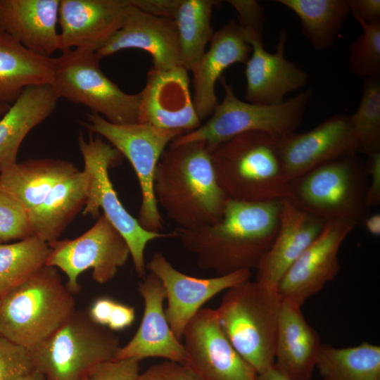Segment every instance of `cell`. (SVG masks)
Here are the masks:
<instances>
[{"mask_svg":"<svg viewBox=\"0 0 380 380\" xmlns=\"http://www.w3.org/2000/svg\"><path fill=\"white\" fill-rule=\"evenodd\" d=\"M279 153L289 182L312 168L348 154L357 153L350 115L336 114L313 129L279 140Z\"/></svg>","mask_w":380,"mask_h":380,"instance_id":"cell-18","label":"cell"},{"mask_svg":"<svg viewBox=\"0 0 380 380\" xmlns=\"http://www.w3.org/2000/svg\"><path fill=\"white\" fill-rule=\"evenodd\" d=\"M115 300L108 297H101L91 304L88 315L96 324L107 327Z\"/></svg>","mask_w":380,"mask_h":380,"instance_id":"cell-45","label":"cell"},{"mask_svg":"<svg viewBox=\"0 0 380 380\" xmlns=\"http://www.w3.org/2000/svg\"><path fill=\"white\" fill-rule=\"evenodd\" d=\"M58 97L51 84L26 87L0 119V172L17 163L19 148L28 133L56 109Z\"/></svg>","mask_w":380,"mask_h":380,"instance_id":"cell-26","label":"cell"},{"mask_svg":"<svg viewBox=\"0 0 380 380\" xmlns=\"http://www.w3.org/2000/svg\"><path fill=\"white\" fill-rule=\"evenodd\" d=\"M56 58L39 56L0 29V101L11 105L27 87L51 84Z\"/></svg>","mask_w":380,"mask_h":380,"instance_id":"cell-28","label":"cell"},{"mask_svg":"<svg viewBox=\"0 0 380 380\" xmlns=\"http://www.w3.org/2000/svg\"><path fill=\"white\" fill-rule=\"evenodd\" d=\"M60 0H0V29L30 51L50 58L61 49Z\"/></svg>","mask_w":380,"mask_h":380,"instance_id":"cell-24","label":"cell"},{"mask_svg":"<svg viewBox=\"0 0 380 380\" xmlns=\"http://www.w3.org/2000/svg\"><path fill=\"white\" fill-rule=\"evenodd\" d=\"M316 367L324 380H380V347L367 342L347 348L322 345Z\"/></svg>","mask_w":380,"mask_h":380,"instance_id":"cell-31","label":"cell"},{"mask_svg":"<svg viewBox=\"0 0 380 380\" xmlns=\"http://www.w3.org/2000/svg\"><path fill=\"white\" fill-rule=\"evenodd\" d=\"M300 19L303 34L316 51L330 48L350 13L348 0H277Z\"/></svg>","mask_w":380,"mask_h":380,"instance_id":"cell-30","label":"cell"},{"mask_svg":"<svg viewBox=\"0 0 380 380\" xmlns=\"http://www.w3.org/2000/svg\"><path fill=\"white\" fill-rule=\"evenodd\" d=\"M246 39L252 48L246 63L247 102L263 105H277L285 96L308 83V75L298 65L284 56L287 33L279 32L276 50L268 52L264 46L262 30L241 27Z\"/></svg>","mask_w":380,"mask_h":380,"instance_id":"cell-15","label":"cell"},{"mask_svg":"<svg viewBox=\"0 0 380 380\" xmlns=\"http://www.w3.org/2000/svg\"><path fill=\"white\" fill-rule=\"evenodd\" d=\"M227 2L236 10L238 23L241 27L263 29L264 9L256 1L230 0Z\"/></svg>","mask_w":380,"mask_h":380,"instance_id":"cell-40","label":"cell"},{"mask_svg":"<svg viewBox=\"0 0 380 380\" xmlns=\"http://www.w3.org/2000/svg\"><path fill=\"white\" fill-rule=\"evenodd\" d=\"M127 49L147 51L152 57L153 68L157 70H167L181 65L175 22L145 13L130 3L121 27L96 55L101 59Z\"/></svg>","mask_w":380,"mask_h":380,"instance_id":"cell-21","label":"cell"},{"mask_svg":"<svg viewBox=\"0 0 380 380\" xmlns=\"http://www.w3.org/2000/svg\"><path fill=\"white\" fill-rule=\"evenodd\" d=\"M252 48L243 30L232 19L214 32L210 47L191 69L193 75V103L201 121L209 118L218 105L215 83L230 65L246 64Z\"/></svg>","mask_w":380,"mask_h":380,"instance_id":"cell-22","label":"cell"},{"mask_svg":"<svg viewBox=\"0 0 380 380\" xmlns=\"http://www.w3.org/2000/svg\"><path fill=\"white\" fill-rule=\"evenodd\" d=\"M217 183L229 199L255 202L285 199L289 181L279 140L262 132H247L210 151Z\"/></svg>","mask_w":380,"mask_h":380,"instance_id":"cell-3","label":"cell"},{"mask_svg":"<svg viewBox=\"0 0 380 380\" xmlns=\"http://www.w3.org/2000/svg\"><path fill=\"white\" fill-rule=\"evenodd\" d=\"M146 267L163 284L167 306L165 314L168 324L181 341L188 322L203 304L217 293L250 279V270H239L212 278L201 279L175 269L161 252H156Z\"/></svg>","mask_w":380,"mask_h":380,"instance_id":"cell-16","label":"cell"},{"mask_svg":"<svg viewBox=\"0 0 380 380\" xmlns=\"http://www.w3.org/2000/svg\"><path fill=\"white\" fill-rule=\"evenodd\" d=\"M153 191L158 205L182 229L217 222L229 199L204 141L170 145L156 166Z\"/></svg>","mask_w":380,"mask_h":380,"instance_id":"cell-2","label":"cell"},{"mask_svg":"<svg viewBox=\"0 0 380 380\" xmlns=\"http://www.w3.org/2000/svg\"><path fill=\"white\" fill-rule=\"evenodd\" d=\"M129 0H60L61 52L96 53L121 27Z\"/></svg>","mask_w":380,"mask_h":380,"instance_id":"cell-19","label":"cell"},{"mask_svg":"<svg viewBox=\"0 0 380 380\" xmlns=\"http://www.w3.org/2000/svg\"><path fill=\"white\" fill-rule=\"evenodd\" d=\"M355 226L342 221L326 222L317 238L294 261L279 281L281 300L301 307L318 293L340 270V248Z\"/></svg>","mask_w":380,"mask_h":380,"instance_id":"cell-14","label":"cell"},{"mask_svg":"<svg viewBox=\"0 0 380 380\" xmlns=\"http://www.w3.org/2000/svg\"><path fill=\"white\" fill-rule=\"evenodd\" d=\"M75 306L58 269L45 265L0 296V336L30 350L61 327Z\"/></svg>","mask_w":380,"mask_h":380,"instance_id":"cell-4","label":"cell"},{"mask_svg":"<svg viewBox=\"0 0 380 380\" xmlns=\"http://www.w3.org/2000/svg\"><path fill=\"white\" fill-rule=\"evenodd\" d=\"M79 148L84 160L83 170L87 175V187L83 215L96 217L99 210L125 239L137 275L146 274L144 251L147 244L156 239L168 236L165 234L145 230L137 219L125 208L113 188L108 170L120 158V153L101 138L90 137L87 140L81 134Z\"/></svg>","mask_w":380,"mask_h":380,"instance_id":"cell-11","label":"cell"},{"mask_svg":"<svg viewBox=\"0 0 380 380\" xmlns=\"http://www.w3.org/2000/svg\"><path fill=\"white\" fill-rule=\"evenodd\" d=\"M358 23L363 32L350 46L349 70L355 77L364 79L380 78V21Z\"/></svg>","mask_w":380,"mask_h":380,"instance_id":"cell-35","label":"cell"},{"mask_svg":"<svg viewBox=\"0 0 380 380\" xmlns=\"http://www.w3.org/2000/svg\"><path fill=\"white\" fill-rule=\"evenodd\" d=\"M281 302L277 289L248 279L226 290L215 309L224 334L258 374L274 365Z\"/></svg>","mask_w":380,"mask_h":380,"instance_id":"cell-6","label":"cell"},{"mask_svg":"<svg viewBox=\"0 0 380 380\" xmlns=\"http://www.w3.org/2000/svg\"><path fill=\"white\" fill-rule=\"evenodd\" d=\"M50 252L46 242L33 236L13 243H1L0 296L45 266Z\"/></svg>","mask_w":380,"mask_h":380,"instance_id":"cell-33","label":"cell"},{"mask_svg":"<svg viewBox=\"0 0 380 380\" xmlns=\"http://www.w3.org/2000/svg\"><path fill=\"white\" fill-rule=\"evenodd\" d=\"M186 365L202 380H256L258 374L222 331L217 311L201 308L184 331Z\"/></svg>","mask_w":380,"mask_h":380,"instance_id":"cell-13","label":"cell"},{"mask_svg":"<svg viewBox=\"0 0 380 380\" xmlns=\"http://www.w3.org/2000/svg\"><path fill=\"white\" fill-rule=\"evenodd\" d=\"M256 380H294L279 371L274 365L257 375Z\"/></svg>","mask_w":380,"mask_h":380,"instance_id":"cell-46","label":"cell"},{"mask_svg":"<svg viewBox=\"0 0 380 380\" xmlns=\"http://www.w3.org/2000/svg\"><path fill=\"white\" fill-rule=\"evenodd\" d=\"M283 199H228L221 218L172 234L197 257L198 267L217 276L256 269L277 234Z\"/></svg>","mask_w":380,"mask_h":380,"instance_id":"cell-1","label":"cell"},{"mask_svg":"<svg viewBox=\"0 0 380 380\" xmlns=\"http://www.w3.org/2000/svg\"><path fill=\"white\" fill-rule=\"evenodd\" d=\"M82 380H89V378L87 376V377L84 378V379H82Z\"/></svg>","mask_w":380,"mask_h":380,"instance_id":"cell-50","label":"cell"},{"mask_svg":"<svg viewBox=\"0 0 380 380\" xmlns=\"http://www.w3.org/2000/svg\"><path fill=\"white\" fill-rule=\"evenodd\" d=\"M222 102L208 120L196 129L175 138L170 146L204 141L210 152L220 144L247 132H262L281 140L300 126L310 101L311 87L277 105L251 103L239 99L232 86L222 76Z\"/></svg>","mask_w":380,"mask_h":380,"instance_id":"cell-7","label":"cell"},{"mask_svg":"<svg viewBox=\"0 0 380 380\" xmlns=\"http://www.w3.org/2000/svg\"><path fill=\"white\" fill-rule=\"evenodd\" d=\"M139 362L137 358H123L100 362L93 367L89 380H138Z\"/></svg>","mask_w":380,"mask_h":380,"instance_id":"cell-38","label":"cell"},{"mask_svg":"<svg viewBox=\"0 0 380 380\" xmlns=\"http://www.w3.org/2000/svg\"><path fill=\"white\" fill-rule=\"evenodd\" d=\"M79 171L70 162L60 159H30L0 172V191L21 203L30 213L59 182Z\"/></svg>","mask_w":380,"mask_h":380,"instance_id":"cell-27","label":"cell"},{"mask_svg":"<svg viewBox=\"0 0 380 380\" xmlns=\"http://www.w3.org/2000/svg\"><path fill=\"white\" fill-rule=\"evenodd\" d=\"M357 152L369 155L380 152V78L364 79L357 110L350 115Z\"/></svg>","mask_w":380,"mask_h":380,"instance_id":"cell-34","label":"cell"},{"mask_svg":"<svg viewBox=\"0 0 380 380\" xmlns=\"http://www.w3.org/2000/svg\"><path fill=\"white\" fill-rule=\"evenodd\" d=\"M139 93L137 122L183 133L201 126L190 92L188 70L182 65L167 70L151 68Z\"/></svg>","mask_w":380,"mask_h":380,"instance_id":"cell-17","label":"cell"},{"mask_svg":"<svg viewBox=\"0 0 380 380\" xmlns=\"http://www.w3.org/2000/svg\"><path fill=\"white\" fill-rule=\"evenodd\" d=\"M220 1L179 0L173 20L178 32L180 64L188 71L205 52L214 32L211 26L213 8Z\"/></svg>","mask_w":380,"mask_h":380,"instance_id":"cell-32","label":"cell"},{"mask_svg":"<svg viewBox=\"0 0 380 380\" xmlns=\"http://www.w3.org/2000/svg\"><path fill=\"white\" fill-rule=\"evenodd\" d=\"M1 243V242L0 241V244Z\"/></svg>","mask_w":380,"mask_h":380,"instance_id":"cell-51","label":"cell"},{"mask_svg":"<svg viewBox=\"0 0 380 380\" xmlns=\"http://www.w3.org/2000/svg\"><path fill=\"white\" fill-rule=\"evenodd\" d=\"M322 344L300 306L281 300L274 347V366L294 380H310Z\"/></svg>","mask_w":380,"mask_h":380,"instance_id":"cell-25","label":"cell"},{"mask_svg":"<svg viewBox=\"0 0 380 380\" xmlns=\"http://www.w3.org/2000/svg\"><path fill=\"white\" fill-rule=\"evenodd\" d=\"M32 236L29 211L11 195L0 191V241Z\"/></svg>","mask_w":380,"mask_h":380,"instance_id":"cell-36","label":"cell"},{"mask_svg":"<svg viewBox=\"0 0 380 380\" xmlns=\"http://www.w3.org/2000/svg\"><path fill=\"white\" fill-rule=\"evenodd\" d=\"M368 176L357 153L335 158L289 182L287 198L296 207L323 221L362 225L369 215Z\"/></svg>","mask_w":380,"mask_h":380,"instance_id":"cell-5","label":"cell"},{"mask_svg":"<svg viewBox=\"0 0 380 380\" xmlns=\"http://www.w3.org/2000/svg\"><path fill=\"white\" fill-rule=\"evenodd\" d=\"M179 0H129L132 6L154 16L173 20Z\"/></svg>","mask_w":380,"mask_h":380,"instance_id":"cell-42","label":"cell"},{"mask_svg":"<svg viewBox=\"0 0 380 380\" xmlns=\"http://www.w3.org/2000/svg\"><path fill=\"white\" fill-rule=\"evenodd\" d=\"M138 380H202L186 365L166 360L140 373Z\"/></svg>","mask_w":380,"mask_h":380,"instance_id":"cell-39","label":"cell"},{"mask_svg":"<svg viewBox=\"0 0 380 380\" xmlns=\"http://www.w3.org/2000/svg\"><path fill=\"white\" fill-rule=\"evenodd\" d=\"M368 176L367 204L368 207H377L380 204V152L367 155L365 165Z\"/></svg>","mask_w":380,"mask_h":380,"instance_id":"cell-41","label":"cell"},{"mask_svg":"<svg viewBox=\"0 0 380 380\" xmlns=\"http://www.w3.org/2000/svg\"><path fill=\"white\" fill-rule=\"evenodd\" d=\"M83 125L90 132L105 138L129 161L141 194L137 220L145 230L160 233L163 220L153 191L155 172L168 144L184 133L146 123L113 124L90 112L87 113V121Z\"/></svg>","mask_w":380,"mask_h":380,"instance_id":"cell-10","label":"cell"},{"mask_svg":"<svg viewBox=\"0 0 380 380\" xmlns=\"http://www.w3.org/2000/svg\"><path fill=\"white\" fill-rule=\"evenodd\" d=\"M362 225L371 235L379 236L380 235V214L374 213L368 215Z\"/></svg>","mask_w":380,"mask_h":380,"instance_id":"cell-47","label":"cell"},{"mask_svg":"<svg viewBox=\"0 0 380 380\" xmlns=\"http://www.w3.org/2000/svg\"><path fill=\"white\" fill-rule=\"evenodd\" d=\"M33 370L30 350L0 336V380H19Z\"/></svg>","mask_w":380,"mask_h":380,"instance_id":"cell-37","label":"cell"},{"mask_svg":"<svg viewBox=\"0 0 380 380\" xmlns=\"http://www.w3.org/2000/svg\"><path fill=\"white\" fill-rule=\"evenodd\" d=\"M87 187L86 172L77 171L56 184L45 199L30 211L32 236L47 243L58 240L84 208Z\"/></svg>","mask_w":380,"mask_h":380,"instance_id":"cell-29","label":"cell"},{"mask_svg":"<svg viewBox=\"0 0 380 380\" xmlns=\"http://www.w3.org/2000/svg\"><path fill=\"white\" fill-rule=\"evenodd\" d=\"M120 348L110 329L80 310L30 350L34 369L46 380H82L96 365L115 360Z\"/></svg>","mask_w":380,"mask_h":380,"instance_id":"cell-8","label":"cell"},{"mask_svg":"<svg viewBox=\"0 0 380 380\" xmlns=\"http://www.w3.org/2000/svg\"><path fill=\"white\" fill-rule=\"evenodd\" d=\"M325 222L282 200L277 234L256 270V281L270 289L277 285L294 261L321 232Z\"/></svg>","mask_w":380,"mask_h":380,"instance_id":"cell-23","label":"cell"},{"mask_svg":"<svg viewBox=\"0 0 380 380\" xmlns=\"http://www.w3.org/2000/svg\"><path fill=\"white\" fill-rule=\"evenodd\" d=\"M48 244L51 252L46 265L65 274V286L72 294L81 290L78 277L85 270L91 269L92 279L103 284L115 277L130 256L125 239L103 214L80 236Z\"/></svg>","mask_w":380,"mask_h":380,"instance_id":"cell-12","label":"cell"},{"mask_svg":"<svg viewBox=\"0 0 380 380\" xmlns=\"http://www.w3.org/2000/svg\"><path fill=\"white\" fill-rule=\"evenodd\" d=\"M55 58L51 85L58 99L84 106L113 124L137 122L140 93L121 90L103 72L96 53L72 49Z\"/></svg>","mask_w":380,"mask_h":380,"instance_id":"cell-9","label":"cell"},{"mask_svg":"<svg viewBox=\"0 0 380 380\" xmlns=\"http://www.w3.org/2000/svg\"><path fill=\"white\" fill-rule=\"evenodd\" d=\"M19 380H46L44 375L37 370H33Z\"/></svg>","mask_w":380,"mask_h":380,"instance_id":"cell-48","label":"cell"},{"mask_svg":"<svg viewBox=\"0 0 380 380\" xmlns=\"http://www.w3.org/2000/svg\"><path fill=\"white\" fill-rule=\"evenodd\" d=\"M11 105L0 101V119L10 108Z\"/></svg>","mask_w":380,"mask_h":380,"instance_id":"cell-49","label":"cell"},{"mask_svg":"<svg viewBox=\"0 0 380 380\" xmlns=\"http://www.w3.org/2000/svg\"><path fill=\"white\" fill-rule=\"evenodd\" d=\"M135 319L134 308L124 303L115 302L107 327L111 331H120L129 327Z\"/></svg>","mask_w":380,"mask_h":380,"instance_id":"cell-44","label":"cell"},{"mask_svg":"<svg viewBox=\"0 0 380 380\" xmlns=\"http://www.w3.org/2000/svg\"><path fill=\"white\" fill-rule=\"evenodd\" d=\"M137 290L144 303L141 322L132 339L119 348L115 360L157 357L184 364V345L173 334L165 314L163 284L150 272L139 282Z\"/></svg>","mask_w":380,"mask_h":380,"instance_id":"cell-20","label":"cell"},{"mask_svg":"<svg viewBox=\"0 0 380 380\" xmlns=\"http://www.w3.org/2000/svg\"><path fill=\"white\" fill-rule=\"evenodd\" d=\"M350 13L357 22L380 21V0H348Z\"/></svg>","mask_w":380,"mask_h":380,"instance_id":"cell-43","label":"cell"}]
</instances>
